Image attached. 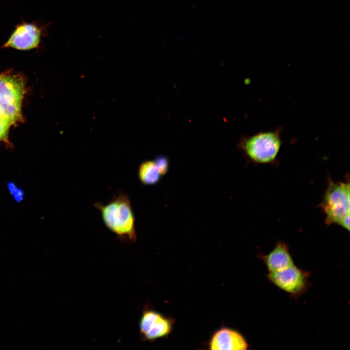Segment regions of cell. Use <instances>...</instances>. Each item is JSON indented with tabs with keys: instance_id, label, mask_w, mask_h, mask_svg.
Wrapping results in <instances>:
<instances>
[{
	"instance_id": "1",
	"label": "cell",
	"mask_w": 350,
	"mask_h": 350,
	"mask_svg": "<svg viewBox=\"0 0 350 350\" xmlns=\"http://www.w3.org/2000/svg\"><path fill=\"white\" fill-rule=\"evenodd\" d=\"M105 225L123 242L135 243L137 234L135 217L128 196L123 192L116 195L108 203L96 202Z\"/></svg>"
},
{
	"instance_id": "2",
	"label": "cell",
	"mask_w": 350,
	"mask_h": 350,
	"mask_svg": "<svg viewBox=\"0 0 350 350\" xmlns=\"http://www.w3.org/2000/svg\"><path fill=\"white\" fill-rule=\"evenodd\" d=\"M282 128L273 130L260 131L243 137L239 148L248 159L259 164L272 163L276 161L282 144Z\"/></svg>"
},
{
	"instance_id": "3",
	"label": "cell",
	"mask_w": 350,
	"mask_h": 350,
	"mask_svg": "<svg viewBox=\"0 0 350 350\" xmlns=\"http://www.w3.org/2000/svg\"><path fill=\"white\" fill-rule=\"evenodd\" d=\"M350 187L349 182H335L329 179L320 207L326 225L337 224L350 230Z\"/></svg>"
},
{
	"instance_id": "4",
	"label": "cell",
	"mask_w": 350,
	"mask_h": 350,
	"mask_svg": "<svg viewBox=\"0 0 350 350\" xmlns=\"http://www.w3.org/2000/svg\"><path fill=\"white\" fill-rule=\"evenodd\" d=\"M174 321L149 305L142 311L139 323L140 338L144 342H152L164 338L171 333Z\"/></svg>"
},
{
	"instance_id": "5",
	"label": "cell",
	"mask_w": 350,
	"mask_h": 350,
	"mask_svg": "<svg viewBox=\"0 0 350 350\" xmlns=\"http://www.w3.org/2000/svg\"><path fill=\"white\" fill-rule=\"evenodd\" d=\"M267 276L277 287L293 296H297L307 289L309 274L293 265L280 271L269 273Z\"/></svg>"
},
{
	"instance_id": "6",
	"label": "cell",
	"mask_w": 350,
	"mask_h": 350,
	"mask_svg": "<svg viewBox=\"0 0 350 350\" xmlns=\"http://www.w3.org/2000/svg\"><path fill=\"white\" fill-rule=\"evenodd\" d=\"M40 35L41 31L37 26L23 23L16 28L4 46L20 50L32 49L38 46Z\"/></svg>"
},
{
	"instance_id": "7",
	"label": "cell",
	"mask_w": 350,
	"mask_h": 350,
	"mask_svg": "<svg viewBox=\"0 0 350 350\" xmlns=\"http://www.w3.org/2000/svg\"><path fill=\"white\" fill-rule=\"evenodd\" d=\"M209 346L212 350H243L247 349L248 345L237 331L222 327L212 335Z\"/></svg>"
},
{
	"instance_id": "8",
	"label": "cell",
	"mask_w": 350,
	"mask_h": 350,
	"mask_svg": "<svg viewBox=\"0 0 350 350\" xmlns=\"http://www.w3.org/2000/svg\"><path fill=\"white\" fill-rule=\"evenodd\" d=\"M24 83L16 76L0 75V103H21L25 92Z\"/></svg>"
},
{
	"instance_id": "9",
	"label": "cell",
	"mask_w": 350,
	"mask_h": 350,
	"mask_svg": "<svg viewBox=\"0 0 350 350\" xmlns=\"http://www.w3.org/2000/svg\"><path fill=\"white\" fill-rule=\"evenodd\" d=\"M261 259L269 273L280 271L294 265L288 246L283 242H278L268 254L261 255Z\"/></svg>"
},
{
	"instance_id": "10",
	"label": "cell",
	"mask_w": 350,
	"mask_h": 350,
	"mask_svg": "<svg viewBox=\"0 0 350 350\" xmlns=\"http://www.w3.org/2000/svg\"><path fill=\"white\" fill-rule=\"evenodd\" d=\"M138 176L143 184L152 185L159 181L161 175L154 160H145L140 164Z\"/></svg>"
},
{
	"instance_id": "11",
	"label": "cell",
	"mask_w": 350,
	"mask_h": 350,
	"mask_svg": "<svg viewBox=\"0 0 350 350\" xmlns=\"http://www.w3.org/2000/svg\"><path fill=\"white\" fill-rule=\"evenodd\" d=\"M0 104L5 116L11 124L20 119L21 117V103L10 105L0 103Z\"/></svg>"
},
{
	"instance_id": "12",
	"label": "cell",
	"mask_w": 350,
	"mask_h": 350,
	"mask_svg": "<svg viewBox=\"0 0 350 350\" xmlns=\"http://www.w3.org/2000/svg\"><path fill=\"white\" fill-rule=\"evenodd\" d=\"M154 161L161 176L166 174L169 168V162L167 158L163 156H159Z\"/></svg>"
},
{
	"instance_id": "13",
	"label": "cell",
	"mask_w": 350,
	"mask_h": 350,
	"mask_svg": "<svg viewBox=\"0 0 350 350\" xmlns=\"http://www.w3.org/2000/svg\"><path fill=\"white\" fill-rule=\"evenodd\" d=\"M9 126V123L0 121V140L6 138Z\"/></svg>"
},
{
	"instance_id": "14",
	"label": "cell",
	"mask_w": 350,
	"mask_h": 350,
	"mask_svg": "<svg viewBox=\"0 0 350 350\" xmlns=\"http://www.w3.org/2000/svg\"><path fill=\"white\" fill-rule=\"evenodd\" d=\"M0 121L8 123L10 125L11 124L9 122V121L6 119V117L5 116L0 104Z\"/></svg>"
}]
</instances>
